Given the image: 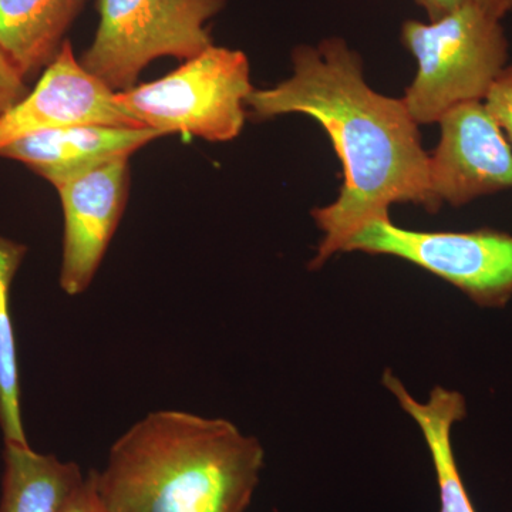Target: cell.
<instances>
[{"instance_id": "18", "label": "cell", "mask_w": 512, "mask_h": 512, "mask_svg": "<svg viewBox=\"0 0 512 512\" xmlns=\"http://www.w3.org/2000/svg\"><path fill=\"white\" fill-rule=\"evenodd\" d=\"M63 512H109L97 494L94 470L87 474L82 487L73 495Z\"/></svg>"}, {"instance_id": "1", "label": "cell", "mask_w": 512, "mask_h": 512, "mask_svg": "<svg viewBox=\"0 0 512 512\" xmlns=\"http://www.w3.org/2000/svg\"><path fill=\"white\" fill-rule=\"evenodd\" d=\"M292 67V76L278 86L252 90L247 107L255 120L312 117L342 161L339 197L312 211L323 237L309 268L320 269L345 252L356 232L390 218L393 205L414 204L436 214L419 124L403 99L367 84L359 53L342 37H328L315 46H296Z\"/></svg>"}, {"instance_id": "7", "label": "cell", "mask_w": 512, "mask_h": 512, "mask_svg": "<svg viewBox=\"0 0 512 512\" xmlns=\"http://www.w3.org/2000/svg\"><path fill=\"white\" fill-rule=\"evenodd\" d=\"M437 124L440 141L429 154V185L439 210L512 190V146L485 101L460 104Z\"/></svg>"}, {"instance_id": "6", "label": "cell", "mask_w": 512, "mask_h": 512, "mask_svg": "<svg viewBox=\"0 0 512 512\" xmlns=\"http://www.w3.org/2000/svg\"><path fill=\"white\" fill-rule=\"evenodd\" d=\"M345 252L403 259L456 286L480 308L503 309L512 299V235L497 229L413 231L384 218L356 232Z\"/></svg>"}, {"instance_id": "2", "label": "cell", "mask_w": 512, "mask_h": 512, "mask_svg": "<svg viewBox=\"0 0 512 512\" xmlns=\"http://www.w3.org/2000/svg\"><path fill=\"white\" fill-rule=\"evenodd\" d=\"M264 466L231 421L158 410L116 440L94 483L109 512H245Z\"/></svg>"}, {"instance_id": "15", "label": "cell", "mask_w": 512, "mask_h": 512, "mask_svg": "<svg viewBox=\"0 0 512 512\" xmlns=\"http://www.w3.org/2000/svg\"><path fill=\"white\" fill-rule=\"evenodd\" d=\"M414 2L426 12L430 22L464 8L480 9L500 20L512 12V0H414Z\"/></svg>"}, {"instance_id": "14", "label": "cell", "mask_w": 512, "mask_h": 512, "mask_svg": "<svg viewBox=\"0 0 512 512\" xmlns=\"http://www.w3.org/2000/svg\"><path fill=\"white\" fill-rule=\"evenodd\" d=\"M28 254V247L0 237V431L3 443L28 446L20 404L18 350L10 313L13 279Z\"/></svg>"}, {"instance_id": "10", "label": "cell", "mask_w": 512, "mask_h": 512, "mask_svg": "<svg viewBox=\"0 0 512 512\" xmlns=\"http://www.w3.org/2000/svg\"><path fill=\"white\" fill-rule=\"evenodd\" d=\"M163 134L148 127L74 126L20 138L0 157L25 164L59 187L100 165L130 158Z\"/></svg>"}, {"instance_id": "8", "label": "cell", "mask_w": 512, "mask_h": 512, "mask_svg": "<svg viewBox=\"0 0 512 512\" xmlns=\"http://www.w3.org/2000/svg\"><path fill=\"white\" fill-rule=\"evenodd\" d=\"M74 126L140 127L120 109L116 92L84 69L66 40L35 89L0 116V151L20 138Z\"/></svg>"}, {"instance_id": "4", "label": "cell", "mask_w": 512, "mask_h": 512, "mask_svg": "<svg viewBox=\"0 0 512 512\" xmlns=\"http://www.w3.org/2000/svg\"><path fill=\"white\" fill-rule=\"evenodd\" d=\"M252 90L247 55L212 45L156 82L116 93V101L140 127L222 143L241 134Z\"/></svg>"}, {"instance_id": "3", "label": "cell", "mask_w": 512, "mask_h": 512, "mask_svg": "<svg viewBox=\"0 0 512 512\" xmlns=\"http://www.w3.org/2000/svg\"><path fill=\"white\" fill-rule=\"evenodd\" d=\"M400 40L417 62L403 101L419 126L439 123L460 104L487 99L508 66L503 20L476 8L433 22L406 20Z\"/></svg>"}, {"instance_id": "9", "label": "cell", "mask_w": 512, "mask_h": 512, "mask_svg": "<svg viewBox=\"0 0 512 512\" xmlns=\"http://www.w3.org/2000/svg\"><path fill=\"white\" fill-rule=\"evenodd\" d=\"M128 184V158H119L56 187L64 218L59 284L67 295L92 285L126 208Z\"/></svg>"}, {"instance_id": "16", "label": "cell", "mask_w": 512, "mask_h": 512, "mask_svg": "<svg viewBox=\"0 0 512 512\" xmlns=\"http://www.w3.org/2000/svg\"><path fill=\"white\" fill-rule=\"evenodd\" d=\"M484 101L512 146V64L505 67Z\"/></svg>"}, {"instance_id": "5", "label": "cell", "mask_w": 512, "mask_h": 512, "mask_svg": "<svg viewBox=\"0 0 512 512\" xmlns=\"http://www.w3.org/2000/svg\"><path fill=\"white\" fill-rule=\"evenodd\" d=\"M99 26L82 66L113 92L136 86L160 57L192 59L214 45L207 22L228 0H94Z\"/></svg>"}, {"instance_id": "11", "label": "cell", "mask_w": 512, "mask_h": 512, "mask_svg": "<svg viewBox=\"0 0 512 512\" xmlns=\"http://www.w3.org/2000/svg\"><path fill=\"white\" fill-rule=\"evenodd\" d=\"M382 382L403 412L420 427L426 440L439 485L440 508L437 512H477L461 478L451 444V430L467 417L466 397L456 390L436 386L427 402H419L392 370L384 372Z\"/></svg>"}, {"instance_id": "17", "label": "cell", "mask_w": 512, "mask_h": 512, "mask_svg": "<svg viewBox=\"0 0 512 512\" xmlns=\"http://www.w3.org/2000/svg\"><path fill=\"white\" fill-rule=\"evenodd\" d=\"M28 80L0 47V116L28 96Z\"/></svg>"}, {"instance_id": "13", "label": "cell", "mask_w": 512, "mask_h": 512, "mask_svg": "<svg viewBox=\"0 0 512 512\" xmlns=\"http://www.w3.org/2000/svg\"><path fill=\"white\" fill-rule=\"evenodd\" d=\"M84 480L73 461L5 443L0 512H63Z\"/></svg>"}, {"instance_id": "12", "label": "cell", "mask_w": 512, "mask_h": 512, "mask_svg": "<svg viewBox=\"0 0 512 512\" xmlns=\"http://www.w3.org/2000/svg\"><path fill=\"white\" fill-rule=\"evenodd\" d=\"M87 0H0V47L26 80L55 59Z\"/></svg>"}]
</instances>
